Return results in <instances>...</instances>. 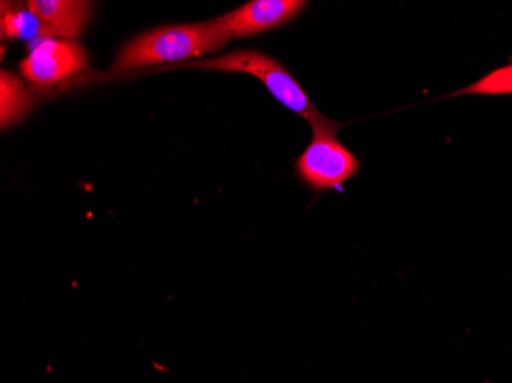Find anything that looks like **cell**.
<instances>
[{
  "mask_svg": "<svg viewBox=\"0 0 512 383\" xmlns=\"http://www.w3.org/2000/svg\"><path fill=\"white\" fill-rule=\"evenodd\" d=\"M230 40L232 36L218 17L207 22L154 28L125 43L115 56L111 71L128 73L134 69L209 56L223 50Z\"/></svg>",
  "mask_w": 512,
  "mask_h": 383,
  "instance_id": "1",
  "label": "cell"
},
{
  "mask_svg": "<svg viewBox=\"0 0 512 383\" xmlns=\"http://www.w3.org/2000/svg\"><path fill=\"white\" fill-rule=\"evenodd\" d=\"M191 68L212 69L223 73L249 74L260 80L267 91L312 126L313 134L318 132H339L341 123L333 122L318 111L309 95L301 88L286 66L273 57L255 50H238L215 59L189 63Z\"/></svg>",
  "mask_w": 512,
  "mask_h": 383,
  "instance_id": "2",
  "label": "cell"
},
{
  "mask_svg": "<svg viewBox=\"0 0 512 383\" xmlns=\"http://www.w3.org/2000/svg\"><path fill=\"white\" fill-rule=\"evenodd\" d=\"M361 171V161L338 140V132L313 134L295 163V174L313 192L339 190Z\"/></svg>",
  "mask_w": 512,
  "mask_h": 383,
  "instance_id": "3",
  "label": "cell"
},
{
  "mask_svg": "<svg viewBox=\"0 0 512 383\" xmlns=\"http://www.w3.org/2000/svg\"><path fill=\"white\" fill-rule=\"evenodd\" d=\"M88 63L85 46L77 40L43 39L31 45L19 68L25 82L48 89L83 73Z\"/></svg>",
  "mask_w": 512,
  "mask_h": 383,
  "instance_id": "4",
  "label": "cell"
},
{
  "mask_svg": "<svg viewBox=\"0 0 512 383\" xmlns=\"http://www.w3.org/2000/svg\"><path fill=\"white\" fill-rule=\"evenodd\" d=\"M307 5L304 0H252L218 19L232 39H246L293 22Z\"/></svg>",
  "mask_w": 512,
  "mask_h": 383,
  "instance_id": "5",
  "label": "cell"
},
{
  "mask_svg": "<svg viewBox=\"0 0 512 383\" xmlns=\"http://www.w3.org/2000/svg\"><path fill=\"white\" fill-rule=\"evenodd\" d=\"M31 13L50 31L53 39L76 40L91 19L92 2L83 0H30Z\"/></svg>",
  "mask_w": 512,
  "mask_h": 383,
  "instance_id": "6",
  "label": "cell"
},
{
  "mask_svg": "<svg viewBox=\"0 0 512 383\" xmlns=\"http://www.w3.org/2000/svg\"><path fill=\"white\" fill-rule=\"evenodd\" d=\"M34 105V94L23 79L2 69L0 73V125L11 128L27 117Z\"/></svg>",
  "mask_w": 512,
  "mask_h": 383,
  "instance_id": "7",
  "label": "cell"
},
{
  "mask_svg": "<svg viewBox=\"0 0 512 383\" xmlns=\"http://www.w3.org/2000/svg\"><path fill=\"white\" fill-rule=\"evenodd\" d=\"M2 39H23L39 42L43 39H53L50 31L40 22L36 14L31 13L27 4L16 5L2 2Z\"/></svg>",
  "mask_w": 512,
  "mask_h": 383,
  "instance_id": "8",
  "label": "cell"
},
{
  "mask_svg": "<svg viewBox=\"0 0 512 383\" xmlns=\"http://www.w3.org/2000/svg\"><path fill=\"white\" fill-rule=\"evenodd\" d=\"M459 95H512V63L494 69L473 85L454 92L453 97Z\"/></svg>",
  "mask_w": 512,
  "mask_h": 383,
  "instance_id": "9",
  "label": "cell"
}]
</instances>
